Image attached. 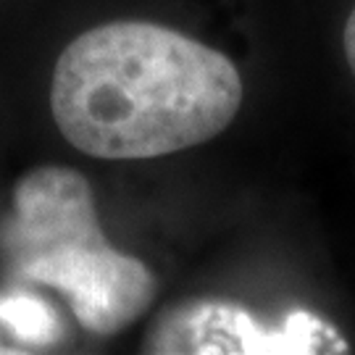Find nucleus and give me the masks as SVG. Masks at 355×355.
<instances>
[{
	"label": "nucleus",
	"mask_w": 355,
	"mask_h": 355,
	"mask_svg": "<svg viewBox=\"0 0 355 355\" xmlns=\"http://www.w3.org/2000/svg\"><path fill=\"white\" fill-rule=\"evenodd\" d=\"M245 85L232 58L153 21L92 26L55 61L51 111L69 145L137 161L203 145L234 121Z\"/></svg>",
	"instance_id": "nucleus-1"
},
{
	"label": "nucleus",
	"mask_w": 355,
	"mask_h": 355,
	"mask_svg": "<svg viewBox=\"0 0 355 355\" xmlns=\"http://www.w3.org/2000/svg\"><path fill=\"white\" fill-rule=\"evenodd\" d=\"M0 258L13 284L61 292L82 329L114 337L153 305L158 279L103 234L89 182L69 166H37L13 187L0 221Z\"/></svg>",
	"instance_id": "nucleus-2"
},
{
	"label": "nucleus",
	"mask_w": 355,
	"mask_h": 355,
	"mask_svg": "<svg viewBox=\"0 0 355 355\" xmlns=\"http://www.w3.org/2000/svg\"><path fill=\"white\" fill-rule=\"evenodd\" d=\"M313 337L263 331L248 313L224 305L184 308L177 318L158 324L150 337L153 353H311L318 350Z\"/></svg>",
	"instance_id": "nucleus-3"
},
{
	"label": "nucleus",
	"mask_w": 355,
	"mask_h": 355,
	"mask_svg": "<svg viewBox=\"0 0 355 355\" xmlns=\"http://www.w3.org/2000/svg\"><path fill=\"white\" fill-rule=\"evenodd\" d=\"M19 340L8 318V295H0V353H19Z\"/></svg>",
	"instance_id": "nucleus-4"
},
{
	"label": "nucleus",
	"mask_w": 355,
	"mask_h": 355,
	"mask_svg": "<svg viewBox=\"0 0 355 355\" xmlns=\"http://www.w3.org/2000/svg\"><path fill=\"white\" fill-rule=\"evenodd\" d=\"M343 45H345V58H347V66L355 76V8L350 11L347 21H345V35H343Z\"/></svg>",
	"instance_id": "nucleus-5"
}]
</instances>
